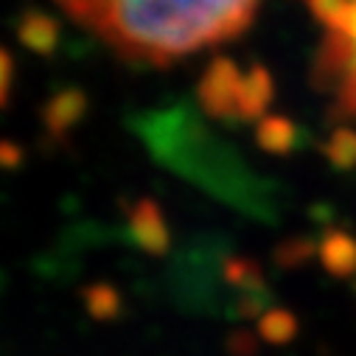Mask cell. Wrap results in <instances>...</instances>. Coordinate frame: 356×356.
Returning <instances> with one entry per match:
<instances>
[{
  "mask_svg": "<svg viewBox=\"0 0 356 356\" xmlns=\"http://www.w3.org/2000/svg\"><path fill=\"white\" fill-rule=\"evenodd\" d=\"M258 331H261V337H264L266 342L284 345V342H289V339L298 334V320H295L289 312L275 309V312H270V314H264V317H261Z\"/></svg>",
  "mask_w": 356,
  "mask_h": 356,
  "instance_id": "obj_5",
  "label": "cell"
},
{
  "mask_svg": "<svg viewBox=\"0 0 356 356\" xmlns=\"http://www.w3.org/2000/svg\"><path fill=\"white\" fill-rule=\"evenodd\" d=\"M292 140H295V129L289 124H284V121H270V124H264V129H261V143L266 149H278L281 152Z\"/></svg>",
  "mask_w": 356,
  "mask_h": 356,
  "instance_id": "obj_6",
  "label": "cell"
},
{
  "mask_svg": "<svg viewBox=\"0 0 356 356\" xmlns=\"http://www.w3.org/2000/svg\"><path fill=\"white\" fill-rule=\"evenodd\" d=\"M205 104L213 113H236V115H250L258 113L261 104L270 99V81L261 70H252L247 79H238L236 67L227 62H219L202 87Z\"/></svg>",
  "mask_w": 356,
  "mask_h": 356,
  "instance_id": "obj_2",
  "label": "cell"
},
{
  "mask_svg": "<svg viewBox=\"0 0 356 356\" xmlns=\"http://www.w3.org/2000/svg\"><path fill=\"white\" fill-rule=\"evenodd\" d=\"M135 227H138V238H140V244H143L146 250L163 252V250L168 247V230H165L160 213H157L149 202L140 208V213H138V219H135Z\"/></svg>",
  "mask_w": 356,
  "mask_h": 356,
  "instance_id": "obj_4",
  "label": "cell"
},
{
  "mask_svg": "<svg viewBox=\"0 0 356 356\" xmlns=\"http://www.w3.org/2000/svg\"><path fill=\"white\" fill-rule=\"evenodd\" d=\"M121 56L168 65L241 34L258 0H56Z\"/></svg>",
  "mask_w": 356,
  "mask_h": 356,
  "instance_id": "obj_1",
  "label": "cell"
},
{
  "mask_svg": "<svg viewBox=\"0 0 356 356\" xmlns=\"http://www.w3.org/2000/svg\"><path fill=\"white\" fill-rule=\"evenodd\" d=\"M323 261L334 275H350L356 270V244L342 233H331L323 241Z\"/></svg>",
  "mask_w": 356,
  "mask_h": 356,
  "instance_id": "obj_3",
  "label": "cell"
}]
</instances>
